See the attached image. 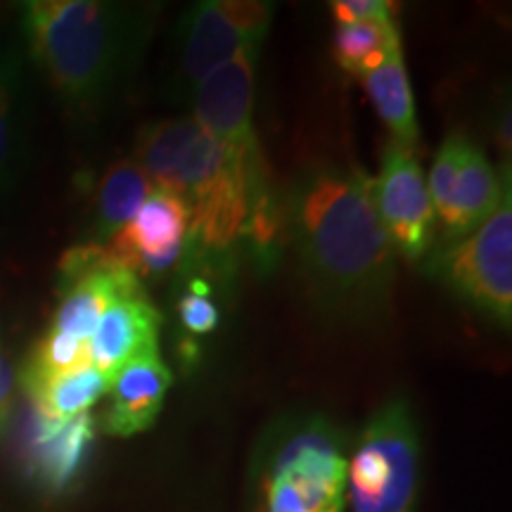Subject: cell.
I'll return each mask as SVG.
<instances>
[{"instance_id": "1", "label": "cell", "mask_w": 512, "mask_h": 512, "mask_svg": "<svg viewBox=\"0 0 512 512\" xmlns=\"http://www.w3.org/2000/svg\"><path fill=\"white\" fill-rule=\"evenodd\" d=\"M280 228L318 318L351 330L387 323L396 249L358 166L316 162L299 171L280 204Z\"/></svg>"}, {"instance_id": "2", "label": "cell", "mask_w": 512, "mask_h": 512, "mask_svg": "<svg viewBox=\"0 0 512 512\" xmlns=\"http://www.w3.org/2000/svg\"><path fill=\"white\" fill-rule=\"evenodd\" d=\"M157 19V3L31 0L19 5V34L62 105L98 117L143 64Z\"/></svg>"}, {"instance_id": "3", "label": "cell", "mask_w": 512, "mask_h": 512, "mask_svg": "<svg viewBox=\"0 0 512 512\" xmlns=\"http://www.w3.org/2000/svg\"><path fill=\"white\" fill-rule=\"evenodd\" d=\"M273 5L254 0H202L174 31L166 95L188 107L200 83L245 48H259L271 29Z\"/></svg>"}, {"instance_id": "4", "label": "cell", "mask_w": 512, "mask_h": 512, "mask_svg": "<svg viewBox=\"0 0 512 512\" xmlns=\"http://www.w3.org/2000/svg\"><path fill=\"white\" fill-rule=\"evenodd\" d=\"M418 467L420 437L411 403L394 396L377 408L347 463L354 512H413Z\"/></svg>"}, {"instance_id": "5", "label": "cell", "mask_w": 512, "mask_h": 512, "mask_svg": "<svg viewBox=\"0 0 512 512\" xmlns=\"http://www.w3.org/2000/svg\"><path fill=\"white\" fill-rule=\"evenodd\" d=\"M427 273L479 316L508 330L512 320V202L503 192L489 219L465 238L441 242Z\"/></svg>"}, {"instance_id": "6", "label": "cell", "mask_w": 512, "mask_h": 512, "mask_svg": "<svg viewBox=\"0 0 512 512\" xmlns=\"http://www.w3.org/2000/svg\"><path fill=\"white\" fill-rule=\"evenodd\" d=\"M259 48H245L200 83L190 117L249 174H266L254 133V74Z\"/></svg>"}, {"instance_id": "7", "label": "cell", "mask_w": 512, "mask_h": 512, "mask_svg": "<svg viewBox=\"0 0 512 512\" xmlns=\"http://www.w3.org/2000/svg\"><path fill=\"white\" fill-rule=\"evenodd\" d=\"M347 460L320 427L287 441L266 486V512H342Z\"/></svg>"}, {"instance_id": "8", "label": "cell", "mask_w": 512, "mask_h": 512, "mask_svg": "<svg viewBox=\"0 0 512 512\" xmlns=\"http://www.w3.org/2000/svg\"><path fill=\"white\" fill-rule=\"evenodd\" d=\"M373 202L396 252L408 261L430 254L437 216L425 171L411 147H384L380 174L373 181Z\"/></svg>"}, {"instance_id": "9", "label": "cell", "mask_w": 512, "mask_h": 512, "mask_svg": "<svg viewBox=\"0 0 512 512\" xmlns=\"http://www.w3.org/2000/svg\"><path fill=\"white\" fill-rule=\"evenodd\" d=\"M190 216L176 195L152 190L131 221L107 242L105 249L140 280L162 275L183 256Z\"/></svg>"}, {"instance_id": "10", "label": "cell", "mask_w": 512, "mask_h": 512, "mask_svg": "<svg viewBox=\"0 0 512 512\" xmlns=\"http://www.w3.org/2000/svg\"><path fill=\"white\" fill-rule=\"evenodd\" d=\"M171 370L157 354L133 358L112 375L110 408L105 413V430L112 437H133L147 432L162 413L169 394Z\"/></svg>"}, {"instance_id": "11", "label": "cell", "mask_w": 512, "mask_h": 512, "mask_svg": "<svg viewBox=\"0 0 512 512\" xmlns=\"http://www.w3.org/2000/svg\"><path fill=\"white\" fill-rule=\"evenodd\" d=\"M162 313L145 297L117 299L102 313L88 339L91 363L102 373L114 375L133 358L157 354Z\"/></svg>"}, {"instance_id": "12", "label": "cell", "mask_w": 512, "mask_h": 512, "mask_svg": "<svg viewBox=\"0 0 512 512\" xmlns=\"http://www.w3.org/2000/svg\"><path fill=\"white\" fill-rule=\"evenodd\" d=\"M93 434L95 425L88 413L64 422L34 413V427L27 444L29 472L48 491H64L86 463Z\"/></svg>"}, {"instance_id": "13", "label": "cell", "mask_w": 512, "mask_h": 512, "mask_svg": "<svg viewBox=\"0 0 512 512\" xmlns=\"http://www.w3.org/2000/svg\"><path fill=\"white\" fill-rule=\"evenodd\" d=\"M29 152V81L24 50L0 36V195L24 171Z\"/></svg>"}, {"instance_id": "14", "label": "cell", "mask_w": 512, "mask_h": 512, "mask_svg": "<svg viewBox=\"0 0 512 512\" xmlns=\"http://www.w3.org/2000/svg\"><path fill=\"white\" fill-rule=\"evenodd\" d=\"M510 188V171H496L486 159L482 147L470 140L463 164H460L456 185L451 190L446 214L439 223L444 228V242L465 238L479 223L489 219V214L498 207L503 192Z\"/></svg>"}, {"instance_id": "15", "label": "cell", "mask_w": 512, "mask_h": 512, "mask_svg": "<svg viewBox=\"0 0 512 512\" xmlns=\"http://www.w3.org/2000/svg\"><path fill=\"white\" fill-rule=\"evenodd\" d=\"M155 185L136 164V159H119L102 174L95 192L93 240L107 245L128 221L136 216L143 202L152 195Z\"/></svg>"}, {"instance_id": "16", "label": "cell", "mask_w": 512, "mask_h": 512, "mask_svg": "<svg viewBox=\"0 0 512 512\" xmlns=\"http://www.w3.org/2000/svg\"><path fill=\"white\" fill-rule=\"evenodd\" d=\"M363 86H366L382 124L392 133V143L415 150L420 140V128L403 53L392 55L375 72L363 76Z\"/></svg>"}, {"instance_id": "17", "label": "cell", "mask_w": 512, "mask_h": 512, "mask_svg": "<svg viewBox=\"0 0 512 512\" xmlns=\"http://www.w3.org/2000/svg\"><path fill=\"white\" fill-rule=\"evenodd\" d=\"M110 384V375L95 366H83L43 382L27 396L34 406V413L48 420L64 422L91 411L95 403L110 392Z\"/></svg>"}, {"instance_id": "18", "label": "cell", "mask_w": 512, "mask_h": 512, "mask_svg": "<svg viewBox=\"0 0 512 512\" xmlns=\"http://www.w3.org/2000/svg\"><path fill=\"white\" fill-rule=\"evenodd\" d=\"M403 53L401 31L394 17L375 19V22L344 24L337 27L332 41V57L344 72L366 76L389 57Z\"/></svg>"}, {"instance_id": "19", "label": "cell", "mask_w": 512, "mask_h": 512, "mask_svg": "<svg viewBox=\"0 0 512 512\" xmlns=\"http://www.w3.org/2000/svg\"><path fill=\"white\" fill-rule=\"evenodd\" d=\"M93 366L91 354H88V342L60 335V332L48 330L46 335L36 342L27 361H24L19 384L24 392H34L43 382L53 380L57 375L72 373L76 368Z\"/></svg>"}, {"instance_id": "20", "label": "cell", "mask_w": 512, "mask_h": 512, "mask_svg": "<svg viewBox=\"0 0 512 512\" xmlns=\"http://www.w3.org/2000/svg\"><path fill=\"white\" fill-rule=\"evenodd\" d=\"M467 145H470V138H467L465 133H451V136L441 143L437 157H434L427 188H430L432 207H434V216H437V221L446 214L448 200H451V190L453 185H456Z\"/></svg>"}, {"instance_id": "21", "label": "cell", "mask_w": 512, "mask_h": 512, "mask_svg": "<svg viewBox=\"0 0 512 512\" xmlns=\"http://www.w3.org/2000/svg\"><path fill=\"white\" fill-rule=\"evenodd\" d=\"M178 318L190 335H209L219 328L221 311L209 294L183 290L178 297Z\"/></svg>"}, {"instance_id": "22", "label": "cell", "mask_w": 512, "mask_h": 512, "mask_svg": "<svg viewBox=\"0 0 512 512\" xmlns=\"http://www.w3.org/2000/svg\"><path fill=\"white\" fill-rule=\"evenodd\" d=\"M330 8L337 27L375 22V19H389L396 15V5L387 3V0H335Z\"/></svg>"}, {"instance_id": "23", "label": "cell", "mask_w": 512, "mask_h": 512, "mask_svg": "<svg viewBox=\"0 0 512 512\" xmlns=\"http://www.w3.org/2000/svg\"><path fill=\"white\" fill-rule=\"evenodd\" d=\"M12 392H15V370L3 358V363H0V430H3L5 420L10 415Z\"/></svg>"}, {"instance_id": "24", "label": "cell", "mask_w": 512, "mask_h": 512, "mask_svg": "<svg viewBox=\"0 0 512 512\" xmlns=\"http://www.w3.org/2000/svg\"><path fill=\"white\" fill-rule=\"evenodd\" d=\"M0 363H3V356H0Z\"/></svg>"}]
</instances>
